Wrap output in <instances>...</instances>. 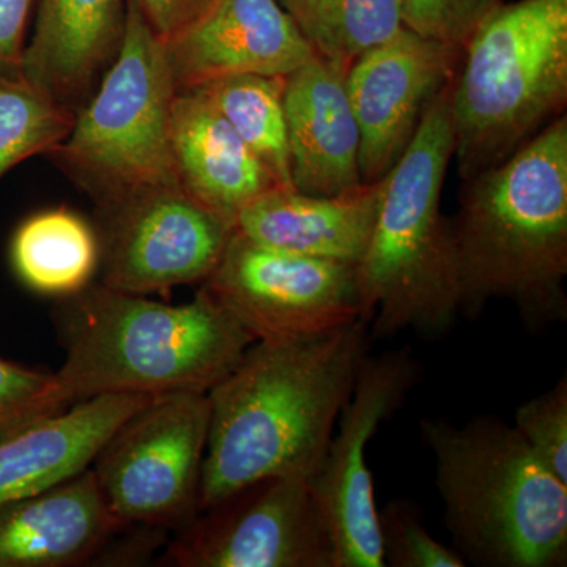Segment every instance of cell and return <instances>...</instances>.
<instances>
[{
	"label": "cell",
	"instance_id": "1",
	"mask_svg": "<svg viewBox=\"0 0 567 567\" xmlns=\"http://www.w3.org/2000/svg\"><path fill=\"white\" fill-rule=\"evenodd\" d=\"M371 341L358 320L312 338L252 342L207 393L199 513L265 477L315 475Z\"/></svg>",
	"mask_w": 567,
	"mask_h": 567
},
{
	"label": "cell",
	"instance_id": "2",
	"mask_svg": "<svg viewBox=\"0 0 567 567\" xmlns=\"http://www.w3.org/2000/svg\"><path fill=\"white\" fill-rule=\"evenodd\" d=\"M461 312L513 301L539 328L567 319V117L462 182L450 221Z\"/></svg>",
	"mask_w": 567,
	"mask_h": 567
},
{
	"label": "cell",
	"instance_id": "3",
	"mask_svg": "<svg viewBox=\"0 0 567 567\" xmlns=\"http://www.w3.org/2000/svg\"><path fill=\"white\" fill-rule=\"evenodd\" d=\"M55 328L65 360L55 372L70 404L104 394L208 393L254 338L200 287L193 301L89 284L62 298Z\"/></svg>",
	"mask_w": 567,
	"mask_h": 567
},
{
	"label": "cell",
	"instance_id": "4",
	"mask_svg": "<svg viewBox=\"0 0 567 567\" xmlns=\"http://www.w3.org/2000/svg\"><path fill=\"white\" fill-rule=\"evenodd\" d=\"M453 82L386 175L374 233L357 265L361 317L372 339L405 330L439 338L461 315L450 219L442 213L454 156Z\"/></svg>",
	"mask_w": 567,
	"mask_h": 567
},
{
	"label": "cell",
	"instance_id": "5",
	"mask_svg": "<svg viewBox=\"0 0 567 567\" xmlns=\"http://www.w3.org/2000/svg\"><path fill=\"white\" fill-rule=\"evenodd\" d=\"M420 427L434 454L445 527L465 563L566 566L567 484L514 425L477 416L462 427L443 420H421Z\"/></svg>",
	"mask_w": 567,
	"mask_h": 567
},
{
	"label": "cell",
	"instance_id": "6",
	"mask_svg": "<svg viewBox=\"0 0 567 567\" xmlns=\"http://www.w3.org/2000/svg\"><path fill=\"white\" fill-rule=\"evenodd\" d=\"M566 104L567 0L496 6L466 40L453 82L461 181L506 162Z\"/></svg>",
	"mask_w": 567,
	"mask_h": 567
},
{
	"label": "cell",
	"instance_id": "7",
	"mask_svg": "<svg viewBox=\"0 0 567 567\" xmlns=\"http://www.w3.org/2000/svg\"><path fill=\"white\" fill-rule=\"evenodd\" d=\"M126 2L117 58L78 111L69 136L50 152L96 208L148 189L181 186L171 144L177 89L162 39L136 3Z\"/></svg>",
	"mask_w": 567,
	"mask_h": 567
},
{
	"label": "cell",
	"instance_id": "8",
	"mask_svg": "<svg viewBox=\"0 0 567 567\" xmlns=\"http://www.w3.org/2000/svg\"><path fill=\"white\" fill-rule=\"evenodd\" d=\"M210 404L200 391L155 395L104 443L91 470L123 528L183 527L199 514Z\"/></svg>",
	"mask_w": 567,
	"mask_h": 567
},
{
	"label": "cell",
	"instance_id": "9",
	"mask_svg": "<svg viewBox=\"0 0 567 567\" xmlns=\"http://www.w3.org/2000/svg\"><path fill=\"white\" fill-rule=\"evenodd\" d=\"M200 287L254 341L312 338L363 320L357 267L267 248L235 230Z\"/></svg>",
	"mask_w": 567,
	"mask_h": 567
},
{
	"label": "cell",
	"instance_id": "10",
	"mask_svg": "<svg viewBox=\"0 0 567 567\" xmlns=\"http://www.w3.org/2000/svg\"><path fill=\"white\" fill-rule=\"evenodd\" d=\"M177 567H336L311 475L265 477L200 511L167 546Z\"/></svg>",
	"mask_w": 567,
	"mask_h": 567
},
{
	"label": "cell",
	"instance_id": "11",
	"mask_svg": "<svg viewBox=\"0 0 567 567\" xmlns=\"http://www.w3.org/2000/svg\"><path fill=\"white\" fill-rule=\"evenodd\" d=\"M416 379V361L409 350L375 358L369 354L311 476L312 494L333 544L336 567H385L374 477L365 451L383 421L404 404Z\"/></svg>",
	"mask_w": 567,
	"mask_h": 567
},
{
	"label": "cell",
	"instance_id": "12",
	"mask_svg": "<svg viewBox=\"0 0 567 567\" xmlns=\"http://www.w3.org/2000/svg\"><path fill=\"white\" fill-rule=\"evenodd\" d=\"M96 212L102 284L128 293L203 284L235 230L182 186L148 189Z\"/></svg>",
	"mask_w": 567,
	"mask_h": 567
},
{
	"label": "cell",
	"instance_id": "13",
	"mask_svg": "<svg viewBox=\"0 0 567 567\" xmlns=\"http://www.w3.org/2000/svg\"><path fill=\"white\" fill-rule=\"evenodd\" d=\"M464 48L410 28L358 55L346 74L358 130L361 182L385 178L420 128L425 111L456 78Z\"/></svg>",
	"mask_w": 567,
	"mask_h": 567
},
{
	"label": "cell",
	"instance_id": "14",
	"mask_svg": "<svg viewBox=\"0 0 567 567\" xmlns=\"http://www.w3.org/2000/svg\"><path fill=\"white\" fill-rule=\"evenodd\" d=\"M162 41L177 92L238 74L287 76L316 55L278 0H216Z\"/></svg>",
	"mask_w": 567,
	"mask_h": 567
},
{
	"label": "cell",
	"instance_id": "15",
	"mask_svg": "<svg viewBox=\"0 0 567 567\" xmlns=\"http://www.w3.org/2000/svg\"><path fill=\"white\" fill-rule=\"evenodd\" d=\"M347 70L316 54L286 76L284 111L298 192L334 196L363 183L360 130L347 93Z\"/></svg>",
	"mask_w": 567,
	"mask_h": 567
},
{
	"label": "cell",
	"instance_id": "16",
	"mask_svg": "<svg viewBox=\"0 0 567 567\" xmlns=\"http://www.w3.org/2000/svg\"><path fill=\"white\" fill-rule=\"evenodd\" d=\"M126 0H40L22 76L73 114L121 50Z\"/></svg>",
	"mask_w": 567,
	"mask_h": 567
},
{
	"label": "cell",
	"instance_id": "17",
	"mask_svg": "<svg viewBox=\"0 0 567 567\" xmlns=\"http://www.w3.org/2000/svg\"><path fill=\"white\" fill-rule=\"evenodd\" d=\"M383 183L334 196L276 186L246 205L235 233L267 248L357 267L374 233Z\"/></svg>",
	"mask_w": 567,
	"mask_h": 567
},
{
	"label": "cell",
	"instance_id": "18",
	"mask_svg": "<svg viewBox=\"0 0 567 567\" xmlns=\"http://www.w3.org/2000/svg\"><path fill=\"white\" fill-rule=\"evenodd\" d=\"M153 398L99 395L0 435V506L80 475L112 434Z\"/></svg>",
	"mask_w": 567,
	"mask_h": 567
},
{
	"label": "cell",
	"instance_id": "19",
	"mask_svg": "<svg viewBox=\"0 0 567 567\" xmlns=\"http://www.w3.org/2000/svg\"><path fill=\"white\" fill-rule=\"evenodd\" d=\"M121 529L89 466L0 506V567L81 566Z\"/></svg>",
	"mask_w": 567,
	"mask_h": 567
},
{
	"label": "cell",
	"instance_id": "20",
	"mask_svg": "<svg viewBox=\"0 0 567 567\" xmlns=\"http://www.w3.org/2000/svg\"><path fill=\"white\" fill-rule=\"evenodd\" d=\"M171 144L183 192L234 229L246 205L278 186L197 89L175 95Z\"/></svg>",
	"mask_w": 567,
	"mask_h": 567
},
{
	"label": "cell",
	"instance_id": "21",
	"mask_svg": "<svg viewBox=\"0 0 567 567\" xmlns=\"http://www.w3.org/2000/svg\"><path fill=\"white\" fill-rule=\"evenodd\" d=\"M10 257L14 274L29 289L65 298L85 289L99 270V235L69 208H51L18 227Z\"/></svg>",
	"mask_w": 567,
	"mask_h": 567
},
{
	"label": "cell",
	"instance_id": "22",
	"mask_svg": "<svg viewBox=\"0 0 567 567\" xmlns=\"http://www.w3.org/2000/svg\"><path fill=\"white\" fill-rule=\"evenodd\" d=\"M284 87L286 76L238 74L208 82L197 91L207 96L267 167L276 185L293 188Z\"/></svg>",
	"mask_w": 567,
	"mask_h": 567
},
{
	"label": "cell",
	"instance_id": "23",
	"mask_svg": "<svg viewBox=\"0 0 567 567\" xmlns=\"http://www.w3.org/2000/svg\"><path fill=\"white\" fill-rule=\"evenodd\" d=\"M317 55L350 63L405 28V0H278Z\"/></svg>",
	"mask_w": 567,
	"mask_h": 567
},
{
	"label": "cell",
	"instance_id": "24",
	"mask_svg": "<svg viewBox=\"0 0 567 567\" xmlns=\"http://www.w3.org/2000/svg\"><path fill=\"white\" fill-rule=\"evenodd\" d=\"M76 114L21 78L0 76V178L52 148L73 128Z\"/></svg>",
	"mask_w": 567,
	"mask_h": 567
},
{
	"label": "cell",
	"instance_id": "25",
	"mask_svg": "<svg viewBox=\"0 0 567 567\" xmlns=\"http://www.w3.org/2000/svg\"><path fill=\"white\" fill-rule=\"evenodd\" d=\"M383 561L391 567H465L454 548L440 544L421 524L415 507L393 499L379 511Z\"/></svg>",
	"mask_w": 567,
	"mask_h": 567
},
{
	"label": "cell",
	"instance_id": "26",
	"mask_svg": "<svg viewBox=\"0 0 567 567\" xmlns=\"http://www.w3.org/2000/svg\"><path fill=\"white\" fill-rule=\"evenodd\" d=\"M70 405L55 372L0 358V435L55 415Z\"/></svg>",
	"mask_w": 567,
	"mask_h": 567
},
{
	"label": "cell",
	"instance_id": "27",
	"mask_svg": "<svg viewBox=\"0 0 567 567\" xmlns=\"http://www.w3.org/2000/svg\"><path fill=\"white\" fill-rule=\"evenodd\" d=\"M513 425L548 472L567 484L566 379L518 406Z\"/></svg>",
	"mask_w": 567,
	"mask_h": 567
},
{
	"label": "cell",
	"instance_id": "28",
	"mask_svg": "<svg viewBox=\"0 0 567 567\" xmlns=\"http://www.w3.org/2000/svg\"><path fill=\"white\" fill-rule=\"evenodd\" d=\"M505 0H405V25L464 48L477 24Z\"/></svg>",
	"mask_w": 567,
	"mask_h": 567
},
{
	"label": "cell",
	"instance_id": "29",
	"mask_svg": "<svg viewBox=\"0 0 567 567\" xmlns=\"http://www.w3.org/2000/svg\"><path fill=\"white\" fill-rule=\"evenodd\" d=\"M35 0H0V76L21 78L25 32Z\"/></svg>",
	"mask_w": 567,
	"mask_h": 567
},
{
	"label": "cell",
	"instance_id": "30",
	"mask_svg": "<svg viewBox=\"0 0 567 567\" xmlns=\"http://www.w3.org/2000/svg\"><path fill=\"white\" fill-rule=\"evenodd\" d=\"M142 18L162 40L197 20L216 0H133Z\"/></svg>",
	"mask_w": 567,
	"mask_h": 567
}]
</instances>
